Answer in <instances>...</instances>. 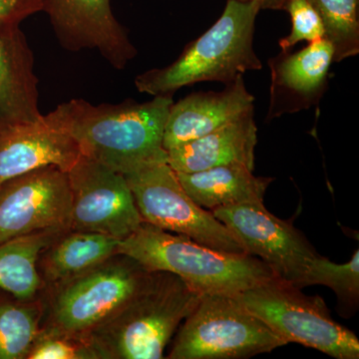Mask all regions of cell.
I'll use <instances>...</instances> for the list:
<instances>
[{
    "instance_id": "cell-15",
    "label": "cell",
    "mask_w": 359,
    "mask_h": 359,
    "mask_svg": "<svg viewBox=\"0 0 359 359\" xmlns=\"http://www.w3.org/2000/svg\"><path fill=\"white\" fill-rule=\"evenodd\" d=\"M34 56L20 26L0 30V134L39 122Z\"/></svg>"
},
{
    "instance_id": "cell-2",
    "label": "cell",
    "mask_w": 359,
    "mask_h": 359,
    "mask_svg": "<svg viewBox=\"0 0 359 359\" xmlns=\"http://www.w3.org/2000/svg\"><path fill=\"white\" fill-rule=\"evenodd\" d=\"M259 1L228 0L223 14L199 39L187 44L171 65L138 75L141 93L173 96L177 90L200 82L230 84L245 72L261 70L263 63L254 48Z\"/></svg>"
},
{
    "instance_id": "cell-18",
    "label": "cell",
    "mask_w": 359,
    "mask_h": 359,
    "mask_svg": "<svg viewBox=\"0 0 359 359\" xmlns=\"http://www.w3.org/2000/svg\"><path fill=\"white\" fill-rule=\"evenodd\" d=\"M120 241L94 231H63L39 255L37 269L44 289L81 275L119 254Z\"/></svg>"
},
{
    "instance_id": "cell-8",
    "label": "cell",
    "mask_w": 359,
    "mask_h": 359,
    "mask_svg": "<svg viewBox=\"0 0 359 359\" xmlns=\"http://www.w3.org/2000/svg\"><path fill=\"white\" fill-rule=\"evenodd\" d=\"M123 176L145 223L212 249L245 254L229 229L191 199L168 160L148 163Z\"/></svg>"
},
{
    "instance_id": "cell-5",
    "label": "cell",
    "mask_w": 359,
    "mask_h": 359,
    "mask_svg": "<svg viewBox=\"0 0 359 359\" xmlns=\"http://www.w3.org/2000/svg\"><path fill=\"white\" fill-rule=\"evenodd\" d=\"M151 273L126 255L115 256L42 292V330L86 337L140 292Z\"/></svg>"
},
{
    "instance_id": "cell-14",
    "label": "cell",
    "mask_w": 359,
    "mask_h": 359,
    "mask_svg": "<svg viewBox=\"0 0 359 359\" xmlns=\"http://www.w3.org/2000/svg\"><path fill=\"white\" fill-rule=\"evenodd\" d=\"M255 97L244 76L219 92H197L172 104L165 126L163 147L168 151L211 133L254 111Z\"/></svg>"
},
{
    "instance_id": "cell-26",
    "label": "cell",
    "mask_w": 359,
    "mask_h": 359,
    "mask_svg": "<svg viewBox=\"0 0 359 359\" xmlns=\"http://www.w3.org/2000/svg\"><path fill=\"white\" fill-rule=\"evenodd\" d=\"M39 11H43V0H0V30L18 27Z\"/></svg>"
},
{
    "instance_id": "cell-3",
    "label": "cell",
    "mask_w": 359,
    "mask_h": 359,
    "mask_svg": "<svg viewBox=\"0 0 359 359\" xmlns=\"http://www.w3.org/2000/svg\"><path fill=\"white\" fill-rule=\"evenodd\" d=\"M203 294L178 276L152 271L140 292L86 335L99 359H161Z\"/></svg>"
},
{
    "instance_id": "cell-22",
    "label": "cell",
    "mask_w": 359,
    "mask_h": 359,
    "mask_svg": "<svg viewBox=\"0 0 359 359\" xmlns=\"http://www.w3.org/2000/svg\"><path fill=\"white\" fill-rule=\"evenodd\" d=\"M292 285L299 289L308 285H325L334 290L339 306L346 314L353 313L359 302V250H354L351 261L346 264H335L316 255Z\"/></svg>"
},
{
    "instance_id": "cell-10",
    "label": "cell",
    "mask_w": 359,
    "mask_h": 359,
    "mask_svg": "<svg viewBox=\"0 0 359 359\" xmlns=\"http://www.w3.org/2000/svg\"><path fill=\"white\" fill-rule=\"evenodd\" d=\"M67 172L56 166L33 170L0 186V245L35 231L69 230Z\"/></svg>"
},
{
    "instance_id": "cell-27",
    "label": "cell",
    "mask_w": 359,
    "mask_h": 359,
    "mask_svg": "<svg viewBox=\"0 0 359 359\" xmlns=\"http://www.w3.org/2000/svg\"><path fill=\"white\" fill-rule=\"evenodd\" d=\"M243 1H254V0H243ZM262 4V9H282L285 6V0H255Z\"/></svg>"
},
{
    "instance_id": "cell-9",
    "label": "cell",
    "mask_w": 359,
    "mask_h": 359,
    "mask_svg": "<svg viewBox=\"0 0 359 359\" xmlns=\"http://www.w3.org/2000/svg\"><path fill=\"white\" fill-rule=\"evenodd\" d=\"M67 175L71 230L94 231L123 240L143 223L122 174L81 155Z\"/></svg>"
},
{
    "instance_id": "cell-25",
    "label": "cell",
    "mask_w": 359,
    "mask_h": 359,
    "mask_svg": "<svg viewBox=\"0 0 359 359\" xmlns=\"http://www.w3.org/2000/svg\"><path fill=\"white\" fill-rule=\"evenodd\" d=\"M283 8L290 13L292 30L278 41L282 51H289L299 42L311 43L325 37L320 15L309 0H285Z\"/></svg>"
},
{
    "instance_id": "cell-13",
    "label": "cell",
    "mask_w": 359,
    "mask_h": 359,
    "mask_svg": "<svg viewBox=\"0 0 359 359\" xmlns=\"http://www.w3.org/2000/svg\"><path fill=\"white\" fill-rule=\"evenodd\" d=\"M332 62L334 48L325 39L311 42L294 53L282 51L269 59L271 84L268 119L318 105L327 89Z\"/></svg>"
},
{
    "instance_id": "cell-23",
    "label": "cell",
    "mask_w": 359,
    "mask_h": 359,
    "mask_svg": "<svg viewBox=\"0 0 359 359\" xmlns=\"http://www.w3.org/2000/svg\"><path fill=\"white\" fill-rule=\"evenodd\" d=\"M320 15L334 62L359 53V0H309Z\"/></svg>"
},
{
    "instance_id": "cell-4",
    "label": "cell",
    "mask_w": 359,
    "mask_h": 359,
    "mask_svg": "<svg viewBox=\"0 0 359 359\" xmlns=\"http://www.w3.org/2000/svg\"><path fill=\"white\" fill-rule=\"evenodd\" d=\"M119 254L136 259L149 271L178 276L201 294H241L276 276L256 257L212 249L145 222L120 241Z\"/></svg>"
},
{
    "instance_id": "cell-12",
    "label": "cell",
    "mask_w": 359,
    "mask_h": 359,
    "mask_svg": "<svg viewBox=\"0 0 359 359\" xmlns=\"http://www.w3.org/2000/svg\"><path fill=\"white\" fill-rule=\"evenodd\" d=\"M43 11L67 50H97L119 70L137 55L136 47L116 20L110 0H43Z\"/></svg>"
},
{
    "instance_id": "cell-19",
    "label": "cell",
    "mask_w": 359,
    "mask_h": 359,
    "mask_svg": "<svg viewBox=\"0 0 359 359\" xmlns=\"http://www.w3.org/2000/svg\"><path fill=\"white\" fill-rule=\"evenodd\" d=\"M252 172L244 165L231 164L195 173H176L191 199L212 212L228 205L264 203L273 179L257 177Z\"/></svg>"
},
{
    "instance_id": "cell-17",
    "label": "cell",
    "mask_w": 359,
    "mask_h": 359,
    "mask_svg": "<svg viewBox=\"0 0 359 359\" xmlns=\"http://www.w3.org/2000/svg\"><path fill=\"white\" fill-rule=\"evenodd\" d=\"M257 128L254 111L211 133L167 151L168 163L177 173H195L224 165L255 169Z\"/></svg>"
},
{
    "instance_id": "cell-16",
    "label": "cell",
    "mask_w": 359,
    "mask_h": 359,
    "mask_svg": "<svg viewBox=\"0 0 359 359\" xmlns=\"http://www.w3.org/2000/svg\"><path fill=\"white\" fill-rule=\"evenodd\" d=\"M80 156L72 137L43 115L39 122L0 134V186L42 167L56 166L67 172Z\"/></svg>"
},
{
    "instance_id": "cell-24",
    "label": "cell",
    "mask_w": 359,
    "mask_h": 359,
    "mask_svg": "<svg viewBox=\"0 0 359 359\" xmlns=\"http://www.w3.org/2000/svg\"><path fill=\"white\" fill-rule=\"evenodd\" d=\"M26 359H99L86 337L40 328Z\"/></svg>"
},
{
    "instance_id": "cell-20",
    "label": "cell",
    "mask_w": 359,
    "mask_h": 359,
    "mask_svg": "<svg viewBox=\"0 0 359 359\" xmlns=\"http://www.w3.org/2000/svg\"><path fill=\"white\" fill-rule=\"evenodd\" d=\"M65 231H35L0 245V290L18 301L39 299L44 290L37 269L40 252Z\"/></svg>"
},
{
    "instance_id": "cell-11",
    "label": "cell",
    "mask_w": 359,
    "mask_h": 359,
    "mask_svg": "<svg viewBox=\"0 0 359 359\" xmlns=\"http://www.w3.org/2000/svg\"><path fill=\"white\" fill-rule=\"evenodd\" d=\"M245 254L268 264L278 278L292 283L318 255L290 221L273 216L264 203L228 205L212 210Z\"/></svg>"
},
{
    "instance_id": "cell-6",
    "label": "cell",
    "mask_w": 359,
    "mask_h": 359,
    "mask_svg": "<svg viewBox=\"0 0 359 359\" xmlns=\"http://www.w3.org/2000/svg\"><path fill=\"white\" fill-rule=\"evenodd\" d=\"M285 346L238 294H208L184 320L167 358H249Z\"/></svg>"
},
{
    "instance_id": "cell-7",
    "label": "cell",
    "mask_w": 359,
    "mask_h": 359,
    "mask_svg": "<svg viewBox=\"0 0 359 359\" xmlns=\"http://www.w3.org/2000/svg\"><path fill=\"white\" fill-rule=\"evenodd\" d=\"M250 313L285 342L316 349L337 359H358L359 340L330 316L318 295L275 276L238 294Z\"/></svg>"
},
{
    "instance_id": "cell-21",
    "label": "cell",
    "mask_w": 359,
    "mask_h": 359,
    "mask_svg": "<svg viewBox=\"0 0 359 359\" xmlns=\"http://www.w3.org/2000/svg\"><path fill=\"white\" fill-rule=\"evenodd\" d=\"M43 313L41 297L33 301H0V359H26Z\"/></svg>"
},
{
    "instance_id": "cell-1",
    "label": "cell",
    "mask_w": 359,
    "mask_h": 359,
    "mask_svg": "<svg viewBox=\"0 0 359 359\" xmlns=\"http://www.w3.org/2000/svg\"><path fill=\"white\" fill-rule=\"evenodd\" d=\"M173 103L169 95L145 103L101 105L72 99L45 117L72 137L81 155L125 175L148 163L168 160L163 138Z\"/></svg>"
}]
</instances>
